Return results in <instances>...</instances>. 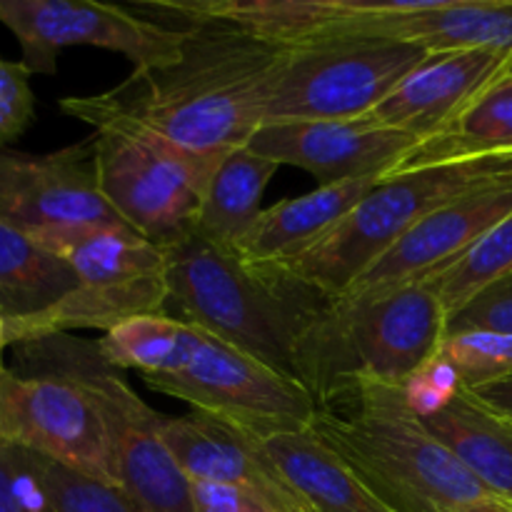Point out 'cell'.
<instances>
[{"label": "cell", "instance_id": "obj_4", "mask_svg": "<svg viewBox=\"0 0 512 512\" xmlns=\"http://www.w3.org/2000/svg\"><path fill=\"white\" fill-rule=\"evenodd\" d=\"M448 335V315L423 280L360 298H335L300 343L298 383L318 410L333 408L360 385L403 388Z\"/></svg>", "mask_w": 512, "mask_h": 512}, {"label": "cell", "instance_id": "obj_28", "mask_svg": "<svg viewBox=\"0 0 512 512\" xmlns=\"http://www.w3.org/2000/svg\"><path fill=\"white\" fill-rule=\"evenodd\" d=\"M440 355L458 370L468 390L512 378V335L490 330L448 333Z\"/></svg>", "mask_w": 512, "mask_h": 512}, {"label": "cell", "instance_id": "obj_5", "mask_svg": "<svg viewBox=\"0 0 512 512\" xmlns=\"http://www.w3.org/2000/svg\"><path fill=\"white\" fill-rule=\"evenodd\" d=\"M60 110L95 130L98 188L120 220L170 248L193 235L205 188L223 155H200L150 130L113 93L65 95Z\"/></svg>", "mask_w": 512, "mask_h": 512}, {"label": "cell", "instance_id": "obj_12", "mask_svg": "<svg viewBox=\"0 0 512 512\" xmlns=\"http://www.w3.org/2000/svg\"><path fill=\"white\" fill-rule=\"evenodd\" d=\"M0 438L80 475L115 485L103 410L88 388L60 378L0 375ZM118 488V485H115Z\"/></svg>", "mask_w": 512, "mask_h": 512}, {"label": "cell", "instance_id": "obj_20", "mask_svg": "<svg viewBox=\"0 0 512 512\" xmlns=\"http://www.w3.org/2000/svg\"><path fill=\"white\" fill-rule=\"evenodd\" d=\"M258 438L315 512H395L310 428L273 430Z\"/></svg>", "mask_w": 512, "mask_h": 512}, {"label": "cell", "instance_id": "obj_25", "mask_svg": "<svg viewBox=\"0 0 512 512\" xmlns=\"http://www.w3.org/2000/svg\"><path fill=\"white\" fill-rule=\"evenodd\" d=\"M505 153H512V78L483 95L448 133L420 145L400 170Z\"/></svg>", "mask_w": 512, "mask_h": 512}, {"label": "cell", "instance_id": "obj_33", "mask_svg": "<svg viewBox=\"0 0 512 512\" xmlns=\"http://www.w3.org/2000/svg\"><path fill=\"white\" fill-rule=\"evenodd\" d=\"M468 393L473 395L488 413H493L495 418L503 420L508 428H512V378L495 380V383L488 385H478V388H470Z\"/></svg>", "mask_w": 512, "mask_h": 512}, {"label": "cell", "instance_id": "obj_22", "mask_svg": "<svg viewBox=\"0 0 512 512\" xmlns=\"http://www.w3.org/2000/svg\"><path fill=\"white\" fill-rule=\"evenodd\" d=\"M418 420L485 488L512 505V428L465 388L443 410Z\"/></svg>", "mask_w": 512, "mask_h": 512}, {"label": "cell", "instance_id": "obj_23", "mask_svg": "<svg viewBox=\"0 0 512 512\" xmlns=\"http://www.w3.org/2000/svg\"><path fill=\"white\" fill-rule=\"evenodd\" d=\"M75 285L78 278L63 260L0 218V313L5 318H33L53 308Z\"/></svg>", "mask_w": 512, "mask_h": 512}, {"label": "cell", "instance_id": "obj_1", "mask_svg": "<svg viewBox=\"0 0 512 512\" xmlns=\"http://www.w3.org/2000/svg\"><path fill=\"white\" fill-rule=\"evenodd\" d=\"M178 60L133 73L110 93L133 118L200 155L250 143L265 123L283 50L223 23H183Z\"/></svg>", "mask_w": 512, "mask_h": 512}, {"label": "cell", "instance_id": "obj_30", "mask_svg": "<svg viewBox=\"0 0 512 512\" xmlns=\"http://www.w3.org/2000/svg\"><path fill=\"white\" fill-rule=\"evenodd\" d=\"M463 330L512 335V273L480 290L468 305L450 315L448 333H463Z\"/></svg>", "mask_w": 512, "mask_h": 512}, {"label": "cell", "instance_id": "obj_2", "mask_svg": "<svg viewBox=\"0 0 512 512\" xmlns=\"http://www.w3.org/2000/svg\"><path fill=\"white\" fill-rule=\"evenodd\" d=\"M165 315L298 383L300 343L330 298L280 268L253 265L198 235L168 248ZM300 385V383H298Z\"/></svg>", "mask_w": 512, "mask_h": 512}, {"label": "cell", "instance_id": "obj_3", "mask_svg": "<svg viewBox=\"0 0 512 512\" xmlns=\"http://www.w3.org/2000/svg\"><path fill=\"white\" fill-rule=\"evenodd\" d=\"M315 435L395 512H512L410 413L398 385H360L318 410Z\"/></svg>", "mask_w": 512, "mask_h": 512}, {"label": "cell", "instance_id": "obj_7", "mask_svg": "<svg viewBox=\"0 0 512 512\" xmlns=\"http://www.w3.org/2000/svg\"><path fill=\"white\" fill-rule=\"evenodd\" d=\"M78 278L75 290L33 318L10 320L13 345L73 330H113L138 315L165 313L168 248L128 225H63L30 233Z\"/></svg>", "mask_w": 512, "mask_h": 512}, {"label": "cell", "instance_id": "obj_16", "mask_svg": "<svg viewBox=\"0 0 512 512\" xmlns=\"http://www.w3.org/2000/svg\"><path fill=\"white\" fill-rule=\"evenodd\" d=\"M160 435L190 483L233 485L273 512H315L280 473L258 433L245 425L190 410L185 415H163Z\"/></svg>", "mask_w": 512, "mask_h": 512}, {"label": "cell", "instance_id": "obj_34", "mask_svg": "<svg viewBox=\"0 0 512 512\" xmlns=\"http://www.w3.org/2000/svg\"><path fill=\"white\" fill-rule=\"evenodd\" d=\"M480 178L488 185H505L512 188V153L485 155V158H470Z\"/></svg>", "mask_w": 512, "mask_h": 512}, {"label": "cell", "instance_id": "obj_37", "mask_svg": "<svg viewBox=\"0 0 512 512\" xmlns=\"http://www.w3.org/2000/svg\"><path fill=\"white\" fill-rule=\"evenodd\" d=\"M5 373V365H0V375ZM0 445H3V438H0Z\"/></svg>", "mask_w": 512, "mask_h": 512}, {"label": "cell", "instance_id": "obj_38", "mask_svg": "<svg viewBox=\"0 0 512 512\" xmlns=\"http://www.w3.org/2000/svg\"><path fill=\"white\" fill-rule=\"evenodd\" d=\"M510 508H512V505H510Z\"/></svg>", "mask_w": 512, "mask_h": 512}, {"label": "cell", "instance_id": "obj_9", "mask_svg": "<svg viewBox=\"0 0 512 512\" xmlns=\"http://www.w3.org/2000/svg\"><path fill=\"white\" fill-rule=\"evenodd\" d=\"M428 55L420 45L365 35H320L285 48L265 123L363 118Z\"/></svg>", "mask_w": 512, "mask_h": 512}, {"label": "cell", "instance_id": "obj_8", "mask_svg": "<svg viewBox=\"0 0 512 512\" xmlns=\"http://www.w3.org/2000/svg\"><path fill=\"white\" fill-rule=\"evenodd\" d=\"M478 188H488V183L473 160L418 165L385 175L313 248L278 268L335 300L425 215Z\"/></svg>", "mask_w": 512, "mask_h": 512}, {"label": "cell", "instance_id": "obj_17", "mask_svg": "<svg viewBox=\"0 0 512 512\" xmlns=\"http://www.w3.org/2000/svg\"><path fill=\"white\" fill-rule=\"evenodd\" d=\"M510 78L512 55L508 53H435L363 118L433 140L448 133L483 95Z\"/></svg>", "mask_w": 512, "mask_h": 512}, {"label": "cell", "instance_id": "obj_6", "mask_svg": "<svg viewBox=\"0 0 512 512\" xmlns=\"http://www.w3.org/2000/svg\"><path fill=\"white\" fill-rule=\"evenodd\" d=\"M20 378H60L88 388L103 410L115 485L138 512H195L193 483L160 435L155 413L128 380L103 358L98 340L70 333L13 345Z\"/></svg>", "mask_w": 512, "mask_h": 512}, {"label": "cell", "instance_id": "obj_10", "mask_svg": "<svg viewBox=\"0 0 512 512\" xmlns=\"http://www.w3.org/2000/svg\"><path fill=\"white\" fill-rule=\"evenodd\" d=\"M0 25L15 35L30 73H58L60 50L75 45L113 50L150 73L178 60L185 28L145 18L138 10L95 0H0Z\"/></svg>", "mask_w": 512, "mask_h": 512}, {"label": "cell", "instance_id": "obj_15", "mask_svg": "<svg viewBox=\"0 0 512 512\" xmlns=\"http://www.w3.org/2000/svg\"><path fill=\"white\" fill-rule=\"evenodd\" d=\"M320 35L398 40L420 45L430 55L453 50H498L512 55V0H343V15Z\"/></svg>", "mask_w": 512, "mask_h": 512}, {"label": "cell", "instance_id": "obj_19", "mask_svg": "<svg viewBox=\"0 0 512 512\" xmlns=\"http://www.w3.org/2000/svg\"><path fill=\"white\" fill-rule=\"evenodd\" d=\"M383 178L325 185L300 198L280 200L258 215L250 233L238 245L248 263L278 268L313 248L340 223Z\"/></svg>", "mask_w": 512, "mask_h": 512}, {"label": "cell", "instance_id": "obj_18", "mask_svg": "<svg viewBox=\"0 0 512 512\" xmlns=\"http://www.w3.org/2000/svg\"><path fill=\"white\" fill-rule=\"evenodd\" d=\"M510 213L512 188L488 185V188L470 190L415 223L340 298H360L420 280L465 253L480 235L488 233Z\"/></svg>", "mask_w": 512, "mask_h": 512}, {"label": "cell", "instance_id": "obj_31", "mask_svg": "<svg viewBox=\"0 0 512 512\" xmlns=\"http://www.w3.org/2000/svg\"><path fill=\"white\" fill-rule=\"evenodd\" d=\"M463 388L465 385L458 370L438 353V358L430 360L423 370H418L403 385V393L410 413L418 415V418H428V415L443 410L450 400L458 398Z\"/></svg>", "mask_w": 512, "mask_h": 512}, {"label": "cell", "instance_id": "obj_24", "mask_svg": "<svg viewBox=\"0 0 512 512\" xmlns=\"http://www.w3.org/2000/svg\"><path fill=\"white\" fill-rule=\"evenodd\" d=\"M203 330L165 313L138 315L103 333L98 348L115 370H138L143 378L178 373L193 358Z\"/></svg>", "mask_w": 512, "mask_h": 512}, {"label": "cell", "instance_id": "obj_26", "mask_svg": "<svg viewBox=\"0 0 512 512\" xmlns=\"http://www.w3.org/2000/svg\"><path fill=\"white\" fill-rule=\"evenodd\" d=\"M512 273V213L498 225L480 235L465 253L450 263L440 265L433 273L423 275V283L433 290L443 305L445 315H455L468 305L480 290L493 285L495 280Z\"/></svg>", "mask_w": 512, "mask_h": 512}, {"label": "cell", "instance_id": "obj_27", "mask_svg": "<svg viewBox=\"0 0 512 512\" xmlns=\"http://www.w3.org/2000/svg\"><path fill=\"white\" fill-rule=\"evenodd\" d=\"M25 455H28L30 468L43 483L55 512H138L128 495L115 485H105L88 475L75 473L30 450H25Z\"/></svg>", "mask_w": 512, "mask_h": 512}, {"label": "cell", "instance_id": "obj_29", "mask_svg": "<svg viewBox=\"0 0 512 512\" xmlns=\"http://www.w3.org/2000/svg\"><path fill=\"white\" fill-rule=\"evenodd\" d=\"M30 70L23 63L0 58V148L20 138L33 123L35 95L30 88Z\"/></svg>", "mask_w": 512, "mask_h": 512}, {"label": "cell", "instance_id": "obj_32", "mask_svg": "<svg viewBox=\"0 0 512 512\" xmlns=\"http://www.w3.org/2000/svg\"><path fill=\"white\" fill-rule=\"evenodd\" d=\"M195 512H273L258 498L233 485L193 483Z\"/></svg>", "mask_w": 512, "mask_h": 512}, {"label": "cell", "instance_id": "obj_13", "mask_svg": "<svg viewBox=\"0 0 512 512\" xmlns=\"http://www.w3.org/2000/svg\"><path fill=\"white\" fill-rule=\"evenodd\" d=\"M425 138L373 120H285L265 123L248 148L278 165H293L325 185L398 173Z\"/></svg>", "mask_w": 512, "mask_h": 512}, {"label": "cell", "instance_id": "obj_11", "mask_svg": "<svg viewBox=\"0 0 512 512\" xmlns=\"http://www.w3.org/2000/svg\"><path fill=\"white\" fill-rule=\"evenodd\" d=\"M143 380L155 393L185 400L193 410L220 415L255 433L305 430L318 415V405L303 385L205 330L183 370Z\"/></svg>", "mask_w": 512, "mask_h": 512}, {"label": "cell", "instance_id": "obj_36", "mask_svg": "<svg viewBox=\"0 0 512 512\" xmlns=\"http://www.w3.org/2000/svg\"><path fill=\"white\" fill-rule=\"evenodd\" d=\"M8 348H13V343H10V320L0 313V365H5L3 355Z\"/></svg>", "mask_w": 512, "mask_h": 512}, {"label": "cell", "instance_id": "obj_14", "mask_svg": "<svg viewBox=\"0 0 512 512\" xmlns=\"http://www.w3.org/2000/svg\"><path fill=\"white\" fill-rule=\"evenodd\" d=\"M0 218L28 235L63 225H125L98 188L93 140L40 155L0 148Z\"/></svg>", "mask_w": 512, "mask_h": 512}, {"label": "cell", "instance_id": "obj_35", "mask_svg": "<svg viewBox=\"0 0 512 512\" xmlns=\"http://www.w3.org/2000/svg\"><path fill=\"white\" fill-rule=\"evenodd\" d=\"M0 512H28L20 503L13 485V470H10V458L5 443L0 445Z\"/></svg>", "mask_w": 512, "mask_h": 512}, {"label": "cell", "instance_id": "obj_21", "mask_svg": "<svg viewBox=\"0 0 512 512\" xmlns=\"http://www.w3.org/2000/svg\"><path fill=\"white\" fill-rule=\"evenodd\" d=\"M280 165L248 145L225 153L215 163L205 188L193 235L225 250H238L263 213L260 203Z\"/></svg>", "mask_w": 512, "mask_h": 512}]
</instances>
